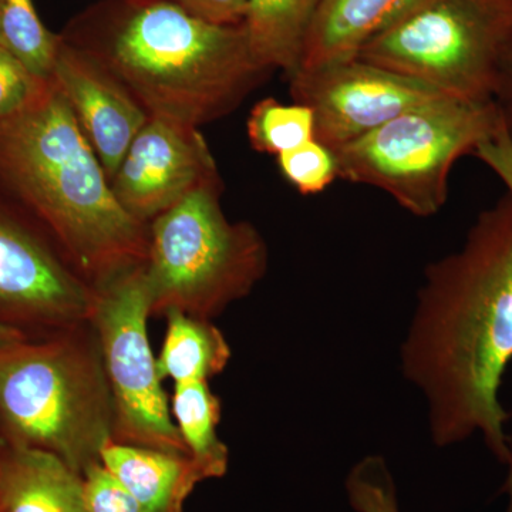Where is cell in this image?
<instances>
[{
  "instance_id": "6da1fadb",
  "label": "cell",
  "mask_w": 512,
  "mask_h": 512,
  "mask_svg": "<svg viewBox=\"0 0 512 512\" xmlns=\"http://www.w3.org/2000/svg\"><path fill=\"white\" fill-rule=\"evenodd\" d=\"M403 375L429 404L437 447L483 434L501 463L512 448L498 400L512 360V198L478 215L463 247L427 266L409 332Z\"/></svg>"
},
{
  "instance_id": "7a4b0ae2",
  "label": "cell",
  "mask_w": 512,
  "mask_h": 512,
  "mask_svg": "<svg viewBox=\"0 0 512 512\" xmlns=\"http://www.w3.org/2000/svg\"><path fill=\"white\" fill-rule=\"evenodd\" d=\"M128 90L148 116L188 126L232 113L268 70L239 25H218L167 0H103L60 33Z\"/></svg>"
},
{
  "instance_id": "3957f363",
  "label": "cell",
  "mask_w": 512,
  "mask_h": 512,
  "mask_svg": "<svg viewBox=\"0 0 512 512\" xmlns=\"http://www.w3.org/2000/svg\"><path fill=\"white\" fill-rule=\"evenodd\" d=\"M0 188L97 291L146 265L148 225L121 207L55 82L28 109L0 120Z\"/></svg>"
},
{
  "instance_id": "277c9868",
  "label": "cell",
  "mask_w": 512,
  "mask_h": 512,
  "mask_svg": "<svg viewBox=\"0 0 512 512\" xmlns=\"http://www.w3.org/2000/svg\"><path fill=\"white\" fill-rule=\"evenodd\" d=\"M113 399L92 322L0 350V436L83 476L113 439Z\"/></svg>"
},
{
  "instance_id": "5b68a950",
  "label": "cell",
  "mask_w": 512,
  "mask_h": 512,
  "mask_svg": "<svg viewBox=\"0 0 512 512\" xmlns=\"http://www.w3.org/2000/svg\"><path fill=\"white\" fill-rule=\"evenodd\" d=\"M221 192V178L210 181L148 224L151 318L178 311L212 320L264 278V238L249 222L225 217Z\"/></svg>"
},
{
  "instance_id": "8992f818",
  "label": "cell",
  "mask_w": 512,
  "mask_h": 512,
  "mask_svg": "<svg viewBox=\"0 0 512 512\" xmlns=\"http://www.w3.org/2000/svg\"><path fill=\"white\" fill-rule=\"evenodd\" d=\"M501 124L493 100L441 94L332 150L338 178L379 188L416 217H431L446 205L454 164Z\"/></svg>"
},
{
  "instance_id": "52a82bcc",
  "label": "cell",
  "mask_w": 512,
  "mask_h": 512,
  "mask_svg": "<svg viewBox=\"0 0 512 512\" xmlns=\"http://www.w3.org/2000/svg\"><path fill=\"white\" fill-rule=\"evenodd\" d=\"M512 0H412L356 57L458 99L493 100Z\"/></svg>"
},
{
  "instance_id": "ba28073f",
  "label": "cell",
  "mask_w": 512,
  "mask_h": 512,
  "mask_svg": "<svg viewBox=\"0 0 512 512\" xmlns=\"http://www.w3.org/2000/svg\"><path fill=\"white\" fill-rule=\"evenodd\" d=\"M144 266L100 289L92 325L113 399V443L190 456L173 419L148 339Z\"/></svg>"
},
{
  "instance_id": "9c48e42d",
  "label": "cell",
  "mask_w": 512,
  "mask_h": 512,
  "mask_svg": "<svg viewBox=\"0 0 512 512\" xmlns=\"http://www.w3.org/2000/svg\"><path fill=\"white\" fill-rule=\"evenodd\" d=\"M97 299L47 229L0 188V320L46 339L92 322Z\"/></svg>"
},
{
  "instance_id": "30bf717a",
  "label": "cell",
  "mask_w": 512,
  "mask_h": 512,
  "mask_svg": "<svg viewBox=\"0 0 512 512\" xmlns=\"http://www.w3.org/2000/svg\"><path fill=\"white\" fill-rule=\"evenodd\" d=\"M288 79L293 101L313 111L315 140L330 150L441 96L427 84L359 57L296 70Z\"/></svg>"
},
{
  "instance_id": "8fae6325",
  "label": "cell",
  "mask_w": 512,
  "mask_h": 512,
  "mask_svg": "<svg viewBox=\"0 0 512 512\" xmlns=\"http://www.w3.org/2000/svg\"><path fill=\"white\" fill-rule=\"evenodd\" d=\"M214 180L217 163L198 127L150 116L110 184L121 207L148 225Z\"/></svg>"
},
{
  "instance_id": "7c38bea8",
  "label": "cell",
  "mask_w": 512,
  "mask_h": 512,
  "mask_svg": "<svg viewBox=\"0 0 512 512\" xmlns=\"http://www.w3.org/2000/svg\"><path fill=\"white\" fill-rule=\"evenodd\" d=\"M52 79L111 180L150 116L109 70L62 36Z\"/></svg>"
},
{
  "instance_id": "4fadbf2b",
  "label": "cell",
  "mask_w": 512,
  "mask_h": 512,
  "mask_svg": "<svg viewBox=\"0 0 512 512\" xmlns=\"http://www.w3.org/2000/svg\"><path fill=\"white\" fill-rule=\"evenodd\" d=\"M0 512H87L83 476L47 451L0 436Z\"/></svg>"
},
{
  "instance_id": "5bb4252c",
  "label": "cell",
  "mask_w": 512,
  "mask_h": 512,
  "mask_svg": "<svg viewBox=\"0 0 512 512\" xmlns=\"http://www.w3.org/2000/svg\"><path fill=\"white\" fill-rule=\"evenodd\" d=\"M101 464L146 512H183L194 488L205 481L190 456L110 441Z\"/></svg>"
},
{
  "instance_id": "9a60e30c",
  "label": "cell",
  "mask_w": 512,
  "mask_h": 512,
  "mask_svg": "<svg viewBox=\"0 0 512 512\" xmlns=\"http://www.w3.org/2000/svg\"><path fill=\"white\" fill-rule=\"evenodd\" d=\"M410 2L412 0H322L298 70L353 59Z\"/></svg>"
},
{
  "instance_id": "2e32d148",
  "label": "cell",
  "mask_w": 512,
  "mask_h": 512,
  "mask_svg": "<svg viewBox=\"0 0 512 512\" xmlns=\"http://www.w3.org/2000/svg\"><path fill=\"white\" fill-rule=\"evenodd\" d=\"M322 0H248L241 25L249 50L262 69L291 76L301 64L303 49Z\"/></svg>"
},
{
  "instance_id": "e0dca14e",
  "label": "cell",
  "mask_w": 512,
  "mask_h": 512,
  "mask_svg": "<svg viewBox=\"0 0 512 512\" xmlns=\"http://www.w3.org/2000/svg\"><path fill=\"white\" fill-rule=\"evenodd\" d=\"M167 332L157 357L161 379L174 384L204 382L220 375L231 359V348L212 320L194 318L183 312L165 313Z\"/></svg>"
},
{
  "instance_id": "ac0fdd59",
  "label": "cell",
  "mask_w": 512,
  "mask_h": 512,
  "mask_svg": "<svg viewBox=\"0 0 512 512\" xmlns=\"http://www.w3.org/2000/svg\"><path fill=\"white\" fill-rule=\"evenodd\" d=\"M171 412L185 447L205 480L224 477L228 471L229 450L217 433L221 402L211 392L207 380L174 384Z\"/></svg>"
},
{
  "instance_id": "d6986e66",
  "label": "cell",
  "mask_w": 512,
  "mask_h": 512,
  "mask_svg": "<svg viewBox=\"0 0 512 512\" xmlns=\"http://www.w3.org/2000/svg\"><path fill=\"white\" fill-rule=\"evenodd\" d=\"M59 43L60 35L46 28L33 0H0V47L30 72L53 80Z\"/></svg>"
},
{
  "instance_id": "ffe728a7",
  "label": "cell",
  "mask_w": 512,
  "mask_h": 512,
  "mask_svg": "<svg viewBox=\"0 0 512 512\" xmlns=\"http://www.w3.org/2000/svg\"><path fill=\"white\" fill-rule=\"evenodd\" d=\"M247 133L254 150L279 156L315 138V117L308 106L266 97L251 110Z\"/></svg>"
},
{
  "instance_id": "44dd1931",
  "label": "cell",
  "mask_w": 512,
  "mask_h": 512,
  "mask_svg": "<svg viewBox=\"0 0 512 512\" xmlns=\"http://www.w3.org/2000/svg\"><path fill=\"white\" fill-rule=\"evenodd\" d=\"M345 488L356 512H400L392 471L383 457L362 458L349 471Z\"/></svg>"
},
{
  "instance_id": "7402d4cb",
  "label": "cell",
  "mask_w": 512,
  "mask_h": 512,
  "mask_svg": "<svg viewBox=\"0 0 512 512\" xmlns=\"http://www.w3.org/2000/svg\"><path fill=\"white\" fill-rule=\"evenodd\" d=\"M278 164L286 180L303 195L320 194L338 178L335 154L315 138L279 154Z\"/></svg>"
},
{
  "instance_id": "603a6c76",
  "label": "cell",
  "mask_w": 512,
  "mask_h": 512,
  "mask_svg": "<svg viewBox=\"0 0 512 512\" xmlns=\"http://www.w3.org/2000/svg\"><path fill=\"white\" fill-rule=\"evenodd\" d=\"M52 82L30 72L25 64L0 47V120L28 109L49 90Z\"/></svg>"
},
{
  "instance_id": "cb8c5ba5",
  "label": "cell",
  "mask_w": 512,
  "mask_h": 512,
  "mask_svg": "<svg viewBox=\"0 0 512 512\" xmlns=\"http://www.w3.org/2000/svg\"><path fill=\"white\" fill-rule=\"evenodd\" d=\"M83 488L87 512H146L101 463L83 474Z\"/></svg>"
},
{
  "instance_id": "d4e9b609",
  "label": "cell",
  "mask_w": 512,
  "mask_h": 512,
  "mask_svg": "<svg viewBox=\"0 0 512 512\" xmlns=\"http://www.w3.org/2000/svg\"><path fill=\"white\" fill-rule=\"evenodd\" d=\"M473 156L483 161L503 181L507 194L512 198V143L503 124L494 136L487 138L476 148Z\"/></svg>"
},
{
  "instance_id": "484cf974",
  "label": "cell",
  "mask_w": 512,
  "mask_h": 512,
  "mask_svg": "<svg viewBox=\"0 0 512 512\" xmlns=\"http://www.w3.org/2000/svg\"><path fill=\"white\" fill-rule=\"evenodd\" d=\"M208 22L239 25L244 19L248 0H167Z\"/></svg>"
},
{
  "instance_id": "4316f807",
  "label": "cell",
  "mask_w": 512,
  "mask_h": 512,
  "mask_svg": "<svg viewBox=\"0 0 512 512\" xmlns=\"http://www.w3.org/2000/svg\"><path fill=\"white\" fill-rule=\"evenodd\" d=\"M493 101L500 113L505 133L512 143V35L505 46L495 79Z\"/></svg>"
},
{
  "instance_id": "83f0119b",
  "label": "cell",
  "mask_w": 512,
  "mask_h": 512,
  "mask_svg": "<svg viewBox=\"0 0 512 512\" xmlns=\"http://www.w3.org/2000/svg\"><path fill=\"white\" fill-rule=\"evenodd\" d=\"M26 340L30 339L25 335V333L12 328V326L6 325L5 322L0 320V350L16 345V343L26 342Z\"/></svg>"
},
{
  "instance_id": "f1b7e54d",
  "label": "cell",
  "mask_w": 512,
  "mask_h": 512,
  "mask_svg": "<svg viewBox=\"0 0 512 512\" xmlns=\"http://www.w3.org/2000/svg\"><path fill=\"white\" fill-rule=\"evenodd\" d=\"M508 466V474L507 478H505V483L503 488H501V493L507 495L508 497V507L505 512H512V457Z\"/></svg>"
}]
</instances>
